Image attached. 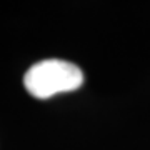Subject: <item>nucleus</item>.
<instances>
[{
  "instance_id": "obj_1",
  "label": "nucleus",
  "mask_w": 150,
  "mask_h": 150,
  "mask_svg": "<svg viewBox=\"0 0 150 150\" xmlns=\"http://www.w3.org/2000/svg\"><path fill=\"white\" fill-rule=\"evenodd\" d=\"M83 83V72L67 60L47 59L32 65L23 75V85L35 98L45 100L62 92L77 90Z\"/></svg>"
}]
</instances>
